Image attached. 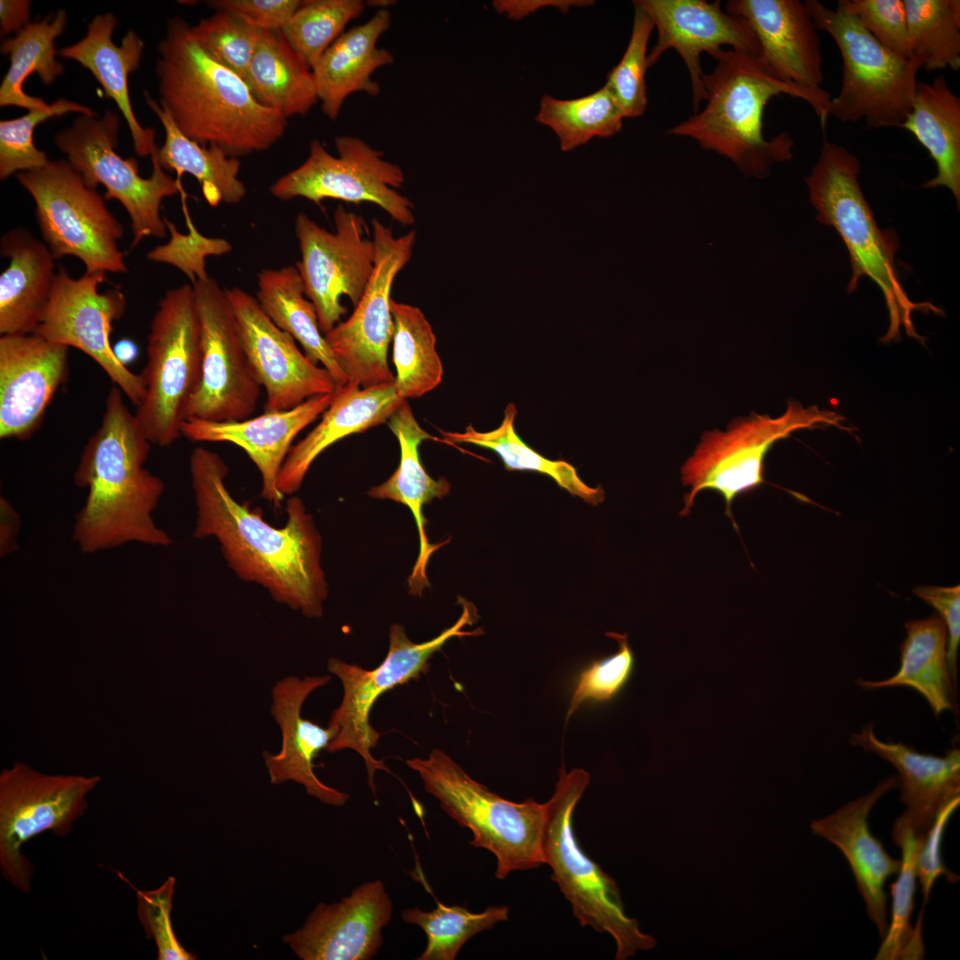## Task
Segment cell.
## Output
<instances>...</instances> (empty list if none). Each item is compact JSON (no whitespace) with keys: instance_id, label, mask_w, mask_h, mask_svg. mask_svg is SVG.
<instances>
[{"instance_id":"cell-1","label":"cell","mask_w":960,"mask_h":960,"mask_svg":"<svg viewBox=\"0 0 960 960\" xmlns=\"http://www.w3.org/2000/svg\"><path fill=\"white\" fill-rule=\"evenodd\" d=\"M228 468L204 447L189 458L196 508L195 538H215L231 570L241 580L262 586L273 599L308 618H319L327 597L321 566L322 541L313 517L298 497L286 504V523L268 524L261 510L238 502L228 491Z\"/></svg>"},{"instance_id":"cell-2","label":"cell","mask_w":960,"mask_h":960,"mask_svg":"<svg viewBox=\"0 0 960 960\" xmlns=\"http://www.w3.org/2000/svg\"><path fill=\"white\" fill-rule=\"evenodd\" d=\"M105 404L74 474L75 484L88 493L76 516L72 540L84 554L132 542L169 546L172 540L153 517L164 484L145 468L152 444L116 385Z\"/></svg>"},{"instance_id":"cell-3","label":"cell","mask_w":960,"mask_h":960,"mask_svg":"<svg viewBox=\"0 0 960 960\" xmlns=\"http://www.w3.org/2000/svg\"><path fill=\"white\" fill-rule=\"evenodd\" d=\"M156 49L158 102L188 138L238 157L284 136L287 118L260 105L243 78L209 56L183 18L168 20Z\"/></svg>"},{"instance_id":"cell-4","label":"cell","mask_w":960,"mask_h":960,"mask_svg":"<svg viewBox=\"0 0 960 960\" xmlns=\"http://www.w3.org/2000/svg\"><path fill=\"white\" fill-rule=\"evenodd\" d=\"M710 55L716 62L704 74L706 106L666 132L686 137L705 150L731 160L748 177L764 178L778 163L793 158L794 141L782 132L766 140L763 117L767 102L787 94L806 101L824 127L828 116L830 94L813 92L772 76L758 57L729 49Z\"/></svg>"},{"instance_id":"cell-5","label":"cell","mask_w":960,"mask_h":960,"mask_svg":"<svg viewBox=\"0 0 960 960\" xmlns=\"http://www.w3.org/2000/svg\"><path fill=\"white\" fill-rule=\"evenodd\" d=\"M860 172L858 158L824 137L817 162L805 179L810 201L817 211L816 220L835 228L847 248L852 267L847 291H856L862 277L871 279L881 290L890 318L882 340L887 342L896 339L901 327L909 336L920 340L911 320L912 313L941 310L931 303H915L905 292L895 265L898 237L892 230L878 228L861 191Z\"/></svg>"},{"instance_id":"cell-6","label":"cell","mask_w":960,"mask_h":960,"mask_svg":"<svg viewBox=\"0 0 960 960\" xmlns=\"http://www.w3.org/2000/svg\"><path fill=\"white\" fill-rule=\"evenodd\" d=\"M406 764L419 773L426 791L438 800L441 808L472 832L470 844L493 853L496 878L502 880L513 871L544 864L545 803L502 798L473 780L439 748L427 758L408 759Z\"/></svg>"},{"instance_id":"cell-7","label":"cell","mask_w":960,"mask_h":960,"mask_svg":"<svg viewBox=\"0 0 960 960\" xmlns=\"http://www.w3.org/2000/svg\"><path fill=\"white\" fill-rule=\"evenodd\" d=\"M590 782L583 769L566 772L563 765L551 798L546 802L542 837L544 864L571 903L581 926L608 932L617 944V960L655 947V940L643 933L636 919L623 909L620 892L609 875L588 856L575 836L572 817L578 802Z\"/></svg>"},{"instance_id":"cell-8","label":"cell","mask_w":960,"mask_h":960,"mask_svg":"<svg viewBox=\"0 0 960 960\" xmlns=\"http://www.w3.org/2000/svg\"><path fill=\"white\" fill-rule=\"evenodd\" d=\"M804 4L816 28L830 35L842 57V84L828 116L865 121L869 128L900 127L912 108L920 61L884 48L838 4L836 9L817 0Z\"/></svg>"},{"instance_id":"cell-9","label":"cell","mask_w":960,"mask_h":960,"mask_svg":"<svg viewBox=\"0 0 960 960\" xmlns=\"http://www.w3.org/2000/svg\"><path fill=\"white\" fill-rule=\"evenodd\" d=\"M148 362L140 373L145 396L135 416L152 444L168 446L181 435L187 406L201 376V332L193 286L165 292L150 323Z\"/></svg>"},{"instance_id":"cell-10","label":"cell","mask_w":960,"mask_h":960,"mask_svg":"<svg viewBox=\"0 0 960 960\" xmlns=\"http://www.w3.org/2000/svg\"><path fill=\"white\" fill-rule=\"evenodd\" d=\"M842 416L817 406L788 402L776 418L752 412L733 420L725 430L707 431L681 469L683 484L690 487L681 516H687L697 495L705 490L718 492L731 516L733 500L764 481V459L773 444L793 432L819 427H840Z\"/></svg>"},{"instance_id":"cell-11","label":"cell","mask_w":960,"mask_h":960,"mask_svg":"<svg viewBox=\"0 0 960 960\" xmlns=\"http://www.w3.org/2000/svg\"><path fill=\"white\" fill-rule=\"evenodd\" d=\"M18 182L36 204L38 227L45 244L58 260L75 256L85 272L125 273L118 248L124 228L96 189L90 188L66 160L18 172Z\"/></svg>"},{"instance_id":"cell-12","label":"cell","mask_w":960,"mask_h":960,"mask_svg":"<svg viewBox=\"0 0 960 960\" xmlns=\"http://www.w3.org/2000/svg\"><path fill=\"white\" fill-rule=\"evenodd\" d=\"M460 600L462 602V613L459 620L431 640L414 643L407 636L404 626L392 624L389 628L387 656L374 669L367 670L335 657L327 662L328 671L340 680L343 687L341 702L332 713L328 723V726L336 731V735L327 750L337 752L352 749L357 752L364 761L368 785L374 795L375 772H390L384 761L375 759L371 752L380 736L370 724L372 708L377 699L387 691L418 678L427 672L431 657L449 639L478 634L477 630H462L466 625H471L475 621V609L465 600Z\"/></svg>"},{"instance_id":"cell-13","label":"cell","mask_w":960,"mask_h":960,"mask_svg":"<svg viewBox=\"0 0 960 960\" xmlns=\"http://www.w3.org/2000/svg\"><path fill=\"white\" fill-rule=\"evenodd\" d=\"M119 127V116L110 110L101 117L80 115L71 126L55 135L54 141L90 188L103 185L105 199H116L124 206L130 217L131 246L134 247L146 236H165L161 204L165 197L180 193L181 186L161 167L157 147L150 156L151 175L141 177L137 160L123 158L115 150Z\"/></svg>"},{"instance_id":"cell-14","label":"cell","mask_w":960,"mask_h":960,"mask_svg":"<svg viewBox=\"0 0 960 960\" xmlns=\"http://www.w3.org/2000/svg\"><path fill=\"white\" fill-rule=\"evenodd\" d=\"M100 781L98 775L45 774L20 762L2 771L0 867L14 887L29 892L34 873L21 846L45 831L67 836L84 814L86 797Z\"/></svg>"},{"instance_id":"cell-15","label":"cell","mask_w":960,"mask_h":960,"mask_svg":"<svg viewBox=\"0 0 960 960\" xmlns=\"http://www.w3.org/2000/svg\"><path fill=\"white\" fill-rule=\"evenodd\" d=\"M334 145L337 156L319 140H313L307 159L270 186L272 196L285 201L303 197L317 205L327 198L368 202L403 226L413 225V204L396 191L404 183L402 168L357 137H336Z\"/></svg>"},{"instance_id":"cell-16","label":"cell","mask_w":960,"mask_h":960,"mask_svg":"<svg viewBox=\"0 0 960 960\" xmlns=\"http://www.w3.org/2000/svg\"><path fill=\"white\" fill-rule=\"evenodd\" d=\"M372 227L376 255L368 284L351 316L324 334L348 381L363 388L395 381L388 364L394 333L391 291L397 274L410 261L416 242L415 230L396 237L376 218Z\"/></svg>"},{"instance_id":"cell-17","label":"cell","mask_w":960,"mask_h":960,"mask_svg":"<svg viewBox=\"0 0 960 960\" xmlns=\"http://www.w3.org/2000/svg\"><path fill=\"white\" fill-rule=\"evenodd\" d=\"M192 286L200 323L201 376L185 419H247L256 410L261 386L248 361L226 291L210 276L196 279Z\"/></svg>"},{"instance_id":"cell-18","label":"cell","mask_w":960,"mask_h":960,"mask_svg":"<svg viewBox=\"0 0 960 960\" xmlns=\"http://www.w3.org/2000/svg\"><path fill=\"white\" fill-rule=\"evenodd\" d=\"M333 222L335 231L330 232L300 212L294 225L301 255L296 268L324 335L347 313L340 301L342 296L354 307L361 300L376 255L373 239L365 236L367 226L363 216L340 204Z\"/></svg>"},{"instance_id":"cell-19","label":"cell","mask_w":960,"mask_h":960,"mask_svg":"<svg viewBox=\"0 0 960 960\" xmlns=\"http://www.w3.org/2000/svg\"><path fill=\"white\" fill-rule=\"evenodd\" d=\"M105 281L106 273L85 272L73 278L60 266L43 318L33 333L90 356L136 408L145 396L143 379L117 358L110 344L112 324L124 313L126 300L118 288L100 292L99 286Z\"/></svg>"},{"instance_id":"cell-20","label":"cell","mask_w":960,"mask_h":960,"mask_svg":"<svg viewBox=\"0 0 960 960\" xmlns=\"http://www.w3.org/2000/svg\"><path fill=\"white\" fill-rule=\"evenodd\" d=\"M248 361L266 392V412L293 408L339 387L324 367L302 353L294 339L264 313L255 297L239 287L225 289Z\"/></svg>"},{"instance_id":"cell-21","label":"cell","mask_w":960,"mask_h":960,"mask_svg":"<svg viewBox=\"0 0 960 960\" xmlns=\"http://www.w3.org/2000/svg\"><path fill=\"white\" fill-rule=\"evenodd\" d=\"M657 29V42L647 56L652 67L668 49L680 55L689 73L693 114L707 99L700 56L730 46L760 58V47L748 22L726 12L716 0H636Z\"/></svg>"},{"instance_id":"cell-22","label":"cell","mask_w":960,"mask_h":960,"mask_svg":"<svg viewBox=\"0 0 960 960\" xmlns=\"http://www.w3.org/2000/svg\"><path fill=\"white\" fill-rule=\"evenodd\" d=\"M68 348L35 333L0 337V438L24 440L67 380Z\"/></svg>"},{"instance_id":"cell-23","label":"cell","mask_w":960,"mask_h":960,"mask_svg":"<svg viewBox=\"0 0 960 960\" xmlns=\"http://www.w3.org/2000/svg\"><path fill=\"white\" fill-rule=\"evenodd\" d=\"M392 901L380 880L366 882L340 901L318 904L284 942L303 960H369L383 943Z\"/></svg>"},{"instance_id":"cell-24","label":"cell","mask_w":960,"mask_h":960,"mask_svg":"<svg viewBox=\"0 0 960 960\" xmlns=\"http://www.w3.org/2000/svg\"><path fill=\"white\" fill-rule=\"evenodd\" d=\"M725 12L743 18L760 47V60L775 78L821 92L824 80L820 37L799 0H730Z\"/></svg>"},{"instance_id":"cell-25","label":"cell","mask_w":960,"mask_h":960,"mask_svg":"<svg viewBox=\"0 0 960 960\" xmlns=\"http://www.w3.org/2000/svg\"><path fill=\"white\" fill-rule=\"evenodd\" d=\"M333 393L310 397L284 411L266 412L239 420L187 418L181 435L195 442H223L244 450L261 477V497L280 508L284 495L278 476L295 437L330 405Z\"/></svg>"},{"instance_id":"cell-26","label":"cell","mask_w":960,"mask_h":960,"mask_svg":"<svg viewBox=\"0 0 960 960\" xmlns=\"http://www.w3.org/2000/svg\"><path fill=\"white\" fill-rule=\"evenodd\" d=\"M329 676L284 677L273 686L270 712L282 734V747L278 753L263 752L270 783L278 785L294 781L305 788L306 792L333 806L343 805L349 798L345 792L327 786L314 772V759L327 749L336 735V731L313 723L301 716L307 698L316 689L330 681Z\"/></svg>"},{"instance_id":"cell-27","label":"cell","mask_w":960,"mask_h":960,"mask_svg":"<svg viewBox=\"0 0 960 960\" xmlns=\"http://www.w3.org/2000/svg\"><path fill=\"white\" fill-rule=\"evenodd\" d=\"M898 787V776H889L869 792L811 823L812 833L837 847L848 861L867 914L881 939L889 925L884 886L891 876L899 873L900 860L890 856L870 832L868 818L880 798Z\"/></svg>"},{"instance_id":"cell-28","label":"cell","mask_w":960,"mask_h":960,"mask_svg":"<svg viewBox=\"0 0 960 960\" xmlns=\"http://www.w3.org/2000/svg\"><path fill=\"white\" fill-rule=\"evenodd\" d=\"M850 743L876 754L897 771L900 801L905 810L895 821L911 828L915 836L925 839L939 813L960 799V749L943 756L921 753L903 742L884 741L875 732L873 723L852 733Z\"/></svg>"},{"instance_id":"cell-29","label":"cell","mask_w":960,"mask_h":960,"mask_svg":"<svg viewBox=\"0 0 960 960\" xmlns=\"http://www.w3.org/2000/svg\"><path fill=\"white\" fill-rule=\"evenodd\" d=\"M404 400L394 382L363 388L348 381L339 386L320 422L291 448L278 476L280 492L284 496L296 492L324 450L346 436L386 422Z\"/></svg>"},{"instance_id":"cell-30","label":"cell","mask_w":960,"mask_h":960,"mask_svg":"<svg viewBox=\"0 0 960 960\" xmlns=\"http://www.w3.org/2000/svg\"><path fill=\"white\" fill-rule=\"evenodd\" d=\"M388 428L399 442L400 462L392 476L384 483L371 488L368 495L399 502L412 512L418 530L420 550L408 585L412 594L420 595L429 585L427 576L429 557L445 543L429 542L423 507L435 499L446 496L451 485L444 477L433 479L425 470L420 458V445L432 436L420 426L407 400L389 417Z\"/></svg>"},{"instance_id":"cell-31","label":"cell","mask_w":960,"mask_h":960,"mask_svg":"<svg viewBox=\"0 0 960 960\" xmlns=\"http://www.w3.org/2000/svg\"><path fill=\"white\" fill-rule=\"evenodd\" d=\"M390 23V12L380 9L366 22L343 32L312 68L318 100L331 120L337 119L352 93L380 94V87L372 76L394 62L391 52L377 45Z\"/></svg>"},{"instance_id":"cell-32","label":"cell","mask_w":960,"mask_h":960,"mask_svg":"<svg viewBox=\"0 0 960 960\" xmlns=\"http://www.w3.org/2000/svg\"><path fill=\"white\" fill-rule=\"evenodd\" d=\"M0 253L9 259L0 275V334L33 333L51 297L56 260L22 227L3 235Z\"/></svg>"},{"instance_id":"cell-33","label":"cell","mask_w":960,"mask_h":960,"mask_svg":"<svg viewBox=\"0 0 960 960\" xmlns=\"http://www.w3.org/2000/svg\"><path fill=\"white\" fill-rule=\"evenodd\" d=\"M117 20L110 12L95 16L86 35L76 44L58 50V56L77 61L100 84L107 98L113 100L125 118L133 148L140 156H151L156 132L140 125L133 112L128 91V76L138 69L144 49L139 35L130 30L116 45L112 40Z\"/></svg>"},{"instance_id":"cell-34","label":"cell","mask_w":960,"mask_h":960,"mask_svg":"<svg viewBox=\"0 0 960 960\" xmlns=\"http://www.w3.org/2000/svg\"><path fill=\"white\" fill-rule=\"evenodd\" d=\"M905 628L895 674L883 680L859 679L858 685L865 690L908 687L924 697L936 716L946 711L957 713V685L948 668V631L943 620L940 616L910 620Z\"/></svg>"},{"instance_id":"cell-35","label":"cell","mask_w":960,"mask_h":960,"mask_svg":"<svg viewBox=\"0 0 960 960\" xmlns=\"http://www.w3.org/2000/svg\"><path fill=\"white\" fill-rule=\"evenodd\" d=\"M910 132L929 152L936 175L924 188L945 187L960 204V98L944 76L917 83L911 110L900 126Z\"/></svg>"},{"instance_id":"cell-36","label":"cell","mask_w":960,"mask_h":960,"mask_svg":"<svg viewBox=\"0 0 960 960\" xmlns=\"http://www.w3.org/2000/svg\"><path fill=\"white\" fill-rule=\"evenodd\" d=\"M257 284L255 298L270 320L298 341L313 363L322 364L338 386L346 384L348 379L319 328L315 306L306 296L296 266L262 269Z\"/></svg>"},{"instance_id":"cell-37","label":"cell","mask_w":960,"mask_h":960,"mask_svg":"<svg viewBox=\"0 0 960 960\" xmlns=\"http://www.w3.org/2000/svg\"><path fill=\"white\" fill-rule=\"evenodd\" d=\"M244 81L260 105L285 118L306 115L318 101L312 70L280 30H260Z\"/></svg>"},{"instance_id":"cell-38","label":"cell","mask_w":960,"mask_h":960,"mask_svg":"<svg viewBox=\"0 0 960 960\" xmlns=\"http://www.w3.org/2000/svg\"><path fill=\"white\" fill-rule=\"evenodd\" d=\"M146 103L160 120L165 140L157 148V159L166 172H175L178 177L188 173L201 185L203 194L212 206L220 202L228 204L240 203L246 195L244 184L238 179L241 163L215 146H203L188 138L177 127L167 109L144 93Z\"/></svg>"},{"instance_id":"cell-39","label":"cell","mask_w":960,"mask_h":960,"mask_svg":"<svg viewBox=\"0 0 960 960\" xmlns=\"http://www.w3.org/2000/svg\"><path fill=\"white\" fill-rule=\"evenodd\" d=\"M68 23L67 13L59 10L41 21L30 22L1 44V53L10 58V67L0 86V106H16L29 110L46 108L41 98L25 92L26 79L36 73L44 84H51L64 72L56 60L55 40Z\"/></svg>"},{"instance_id":"cell-40","label":"cell","mask_w":960,"mask_h":960,"mask_svg":"<svg viewBox=\"0 0 960 960\" xmlns=\"http://www.w3.org/2000/svg\"><path fill=\"white\" fill-rule=\"evenodd\" d=\"M516 408L509 404L500 425L488 432L476 431L468 425L465 431L440 430L443 439L452 444H471L495 452L507 470H530L551 477L561 488L586 502L597 505L604 499L601 486L591 487L579 476L576 468L565 460H553L526 444L515 429Z\"/></svg>"},{"instance_id":"cell-41","label":"cell","mask_w":960,"mask_h":960,"mask_svg":"<svg viewBox=\"0 0 960 960\" xmlns=\"http://www.w3.org/2000/svg\"><path fill=\"white\" fill-rule=\"evenodd\" d=\"M391 312L396 390L404 399L420 397L436 388L443 378L435 333L422 311L415 306L392 299Z\"/></svg>"},{"instance_id":"cell-42","label":"cell","mask_w":960,"mask_h":960,"mask_svg":"<svg viewBox=\"0 0 960 960\" xmlns=\"http://www.w3.org/2000/svg\"><path fill=\"white\" fill-rule=\"evenodd\" d=\"M892 838L901 850L900 868L897 880L891 884L892 917L875 959H923V909L914 928L910 917L917 878L916 860L925 839L916 837L910 827L896 821L892 826Z\"/></svg>"},{"instance_id":"cell-43","label":"cell","mask_w":960,"mask_h":960,"mask_svg":"<svg viewBox=\"0 0 960 960\" xmlns=\"http://www.w3.org/2000/svg\"><path fill=\"white\" fill-rule=\"evenodd\" d=\"M535 119L554 131L562 150L571 151L595 137L617 134L622 128L624 116L612 92L604 85L591 94L572 100L544 95Z\"/></svg>"},{"instance_id":"cell-44","label":"cell","mask_w":960,"mask_h":960,"mask_svg":"<svg viewBox=\"0 0 960 960\" xmlns=\"http://www.w3.org/2000/svg\"><path fill=\"white\" fill-rule=\"evenodd\" d=\"M911 58L926 71L960 68V1L903 0Z\"/></svg>"},{"instance_id":"cell-45","label":"cell","mask_w":960,"mask_h":960,"mask_svg":"<svg viewBox=\"0 0 960 960\" xmlns=\"http://www.w3.org/2000/svg\"><path fill=\"white\" fill-rule=\"evenodd\" d=\"M405 923L420 926L427 935V947L418 960H454L463 945L476 934L508 920L507 906H491L480 913L437 901L432 911L419 908L402 912Z\"/></svg>"},{"instance_id":"cell-46","label":"cell","mask_w":960,"mask_h":960,"mask_svg":"<svg viewBox=\"0 0 960 960\" xmlns=\"http://www.w3.org/2000/svg\"><path fill=\"white\" fill-rule=\"evenodd\" d=\"M366 4L361 0L303 1L280 33L310 69L327 48L356 19Z\"/></svg>"},{"instance_id":"cell-47","label":"cell","mask_w":960,"mask_h":960,"mask_svg":"<svg viewBox=\"0 0 960 960\" xmlns=\"http://www.w3.org/2000/svg\"><path fill=\"white\" fill-rule=\"evenodd\" d=\"M67 113H79L97 116L92 108L85 105L59 99L46 108L29 110L26 115L0 122V179L21 172L32 171L44 166L50 160L46 154L34 143V131L37 124Z\"/></svg>"},{"instance_id":"cell-48","label":"cell","mask_w":960,"mask_h":960,"mask_svg":"<svg viewBox=\"0 0 960 960\" xmlns=\"http://www.w3.org/2000/svg\"><path fill=\"white\" fill-rule=\"evenodd\" d=\"M631 36L620 62L612 68L604 84L616 100L624 118L644 113L648 99L645 84L647 45L654 28L651 17L635 1Z\"/></svg>"},{"instance_id":"cell-49","label":"cell","mask_w":960,"mask_h":960,"mask_svg":"<svg viewBox=\"0 0 960 960\" xmlns=\"http://www.w3.org/2000/svg\"><path fill=\"white\" fill-rule=\"evenodd\" d=\"M200 47L214 60L245 79L260 33L221 10L192 26Z\"/></svg>"},{"instance_id":"cell-50","label":"cell","mask_w":960,"mask_h":960,"mask_svg":"<svg viewBox=\"0 0 960 960\" xmlns=\"http://www.w3.org/2000/svg\"><path fill=\"white\" fill-rule=\"evenodd\" d=\"M618 643L615 653L592 661L591 666L580 672L573 690L566 721L588 700L606 702L613 700L628 684L635 667V656L628 644L627 634L608 633Z\"/></svg>"},{"instance_id":"cell-51","label":"cell","mask_w":960,"mask_h":960,"mask_svg":"<svg viewBox=\"0 0 960 960\" xmlns=\"http://www.w3.org/2000/svg\"><path fill=\"white\" fill-rule=\"evenodd\" d=\"M184 212L188 234L180 233L176 226L164 218L171 236L170 241L149 251L147 258L151 261L175 267L194 283L196 279L209 276L205 268V257L224 254L231 250V245L224 239L202 236L194 226L186 207Z\"/></svg>"},{"instance_id":"cell-52","label":"cell","mask_w":960,"mask_h":960,"mask_svg":"<svg viewBox=\"0 0 960 960\" xmlns=\"http://www.w3.org/2000/svg\"><path fill=\"white\" fill-rule=\"evenodd\" d=\"M176 879L169 876L154 890L136 891L137 912L146 936L157 948L158 960H193L197 956L178 940L172 925L171 912Z\"/></svg>"},{"instance_id":"cell-53","label":"cell","mask_w":960,"mask_h":960,"mask_svg":"<svg viewBox=\"0 0 960 960\" xmlns=\"http://www.w3.org/2000/svg\"><path fill=\"white\" fill-rule=\"evenodd\" d=\"M838 4L857 18L884 48L911 58L903 0H840Z\"/></svg>"},{"instance_id":"cell-54","label":"cell","mask_w":960,"mask_h":960,"mask_svg":"<svg viewBox=\"0 0 960 960\" xmlns=\"http://www.w3.org/2000/svg\"><path fill=\"white\" fill-rule=\"evenodd\" d=\"M300 0H213L208 5L228 12L260 30H280L300 7Z\"/></svg>"},{"instance_id":"cell-55","label":"cell","mask_w":960,"mask_h":960,"mask_svg":"<svg viewBox=\"0 0 960 960\" xmlns=\"http://www.w3.org/2000/svg\"><path fill=\"white\" fill-rule=\"evenodd\" d=\"M959 804L960 799H956L939 813L918 853L916 876L922 885L924 908L929 900L932 888L939 876H945L947 880L952 883L958 880V876L945 867L940 850L945 828Z\"/></svg>"},{"instance_id":"cell-56","label":"cell","mask_w":960,"mask_h":960,"mask_svg":"<svg viewBox=\"0 0 960 960\" xmlns=\"http://www.w3.org/2000/svg\"><path fill=\"white\" fill-rule=\"evenodd\" d=\"M914 593L933 607L948 631V664L957 685V652L960 644V586H918Z\"/></svg>"},{"instance_id":"cell-57","label":"cell","mask_w":960,"mask_h":960,"mask_svg":"<svg viewBox=\"0 0 960 960\" xmlns=\"http://www.w3.org/2000/svg\"><path fill=\"white\" fill-rule=\"evenodd\" d=\"M592 3L588 0H496L492 2V5L499 13L506 14L512 20H520L544 6H556L563 12H567L572 6L589 5Z\"/></svg>"},{"instance_id":"cell-58","label":"cell","mask_w":960,"mask_h":960,"mask_svg":"<svg viewBox=\"0 0 960 960\" xmlns=\"http://www.w3.org/2000/svg\"><path fill=\"white\" fill-rule=\"evenodd\" d=\"M20 517L14 507L4 498H0V556L5 557L18 548Z\"/></svg>"},{"instance_id":"cell-59","label":"cell","mask_w":960,"mask_h":960,"mask_svg":"<svg viewBox=\"0 0 960 960\" xmlns=\"http://www.w3.org/2000/svg\"><path fill=\"white\" fill-rule=\"evenodd\" d=\"M31 3L28 0L0 1V32L6 36L12 32H20L29 24Z\"/></svg>"},{"instance_id":"cell-60","label":"cell","mask_w":960,"mask_h":960,"mask_svg":"<svg viewBox=\"0 0 960 960\" xmlns=\"http://www.w3.org/2000/svg\"><path fill=\"white\" fill-rule=\"evenodd\" d=\"M391 3H392V1H388H388L372 0V1H368L366 4L372 5V6H378V7H383V9H385L384 7L392 4Z\"/></svg>"}]
</instances>
